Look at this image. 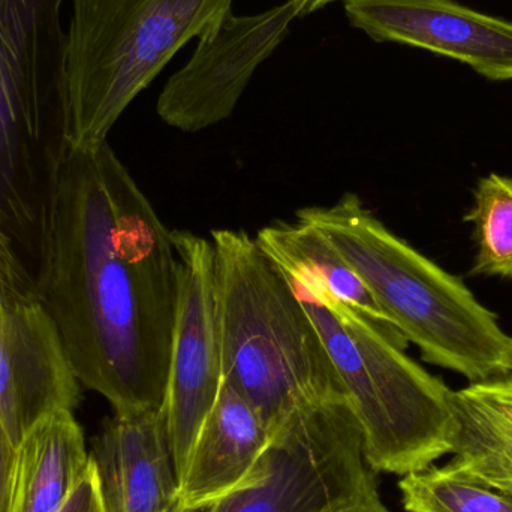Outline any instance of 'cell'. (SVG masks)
I'll return each mask as SVG.
<instances>
[{"label": "cell", "instance_id": "19", "mask_svg": "<svg viewBox=\"0 0 512 512\" xmlns=\"http://www.w3.org/2000/svg\"><path fill=\"white\" fill-rule=\"evenodd\" d=\"M54 512H107L92 460L68 498Z\"/></svg>", "mask_w": 512, "mask_h": 512}, {"label": "cell", "instance_id": "3", "mask_svg": "<svg viewBox=\"0 0 512 512\" xmlns=\"http://www.w3.org/2000/svg\"><path fill=\"white\" fill-rule=\"evenodd\" d=\"M222 375L270 433L343 393L327 348L283 271L245 231L213 230Z\"/></svg>", "mask_w": 512, "mask_h": 512}, {"label": "cell", "instance_id": "9", "mask_svg": "<svg viewBox=\"0 0 512 512\" xmlns=\"http://www.w3.org/2000/svg\"><path fill=\"white\" fill-rule=\"evenodd\" d=\"M80 382L18 259L0 255V421L14 445L45 415L74 411Z\"/></svg>", "mask_w": 512, "mask_h": 512}, {"label": "cell", "instance_id": "2", "mask_svg": "<svg viewBox=\"0 0 512 512\" xmlns=\"http://www.w3.org/2000/svg\"><path fill=\"white\" fill-rule=\"evenodd\" d=\"M298 222L321 231L366 283L391 324L469 384L512 373V336L453 274L391 233L355 194L304 207Z\"/></svg>", "mask_w": 512, "mask_h": 512}, {"label": "cell", "instance_id": "18", "mask_svg": "<svg viewBox=\"0 0 512 512\" xmlns=\"http://www.w3.org/2000/svg\"><path fill=\"white\" fill-rule=\"evenodd\" d=\"M477 245L472 276L512 277V179L489 174L478 182L474 206L465 216Z\"/></svg>", "mask_w": 512, "mask_h": 512}, {"label": "cell", "instance_id": "7", "mask_svg": "<svg viewBox=\"0 0 512 512\" xmlns=\"http://www.w3.org/2000/svg\"><path fill=\"white\" fill-rule=\"evenodd\" d=\"M65 0H0V221L29 215L36 156L63 144ZM8 233V231H6Z\"/></svg>", "mask_w": 512, "mask_h": 512}, {"label": "cell", "instance_id": "14", "mask_svg": "<svg viewBox=\"0 0 512 512\" xmlns=\"http://www.w3.org/2000/svg\"><path fill=\"white\" fill-rule=\"evenodd\" d=\"M90 463L74 411L59 409L36 421L15 445L11 512H54Z\"/></svg>", "mask_w": 512, "mask_h": 512}, {"label": "cell", "instance_id": "17", "mask_svg": "<svg viewBox=\"0 0 512 512\" xmlns=\"http://www.w3.org/2000/svg\"><path fill=\"white\" fill-rule=\"evenodd\" d=\"M400 478L406 512H512V493L448 465H432Z\"/></svg>", "mask_w": 512, "mask_h": 512}, {"label": "cell", "instance_id": "13", "mask_svg": "<svg viewBox=\"0 0 512 512\" xmlns=\"http://www.w3.org/2000/svg\"><path fill=\"white\" fill-rule=\"evenodd\" d=\"M271 433L254 406L230 384L207 415L180 478V505H212L248 478Z\"/></svg>", "mask_w": 512, "mask_h": 512}, {"label": "cell", "instance_id": "16", "mask_svg": "<svg viewBox=\"0 0 512 512\" xmlns=\"http://www.w3.org/2000/svg\"><path fill=\"white\" fill-rule=\"evenodd\" d=\"M255 242L289 276L321 289L376 324L396 328L345 256L312 225L274 222L258 231Z\"/></svg>", "mask_w": 512, "mask_h": 512}, {"label": "cell", "instance_id": "12", "mask_svg": "<svg viewBox=\"0 0 512 512\" xmlns=\"http://www.w3.org/2000/svg\"><path fill=\"white\" fill-rule=\"evenodd\" d=\"M107 512H168L179 496L165 408L116 412L89 451Z\"/></svg>", "mask_w": 512, "mask_h": 512}, {"label": "cell", "instance_id": "20", "mask_svg": "<svg viewBox=\"0 0 512 512\" xmlns=\"http://www.w3.org/2000/svg\"><path fill=\"white\" fill-rule=\"evenodd\" d=\"M15 445L0 421V512H11Z\"/></svg>", "mask_w": 512, "mask_h": 512}, {"label": "cell", "instance_id": "22", "mask_svg": "<svg viewBox=\"0 0 512 512\" xmlns=\"http://www.w3.org/2000/svg\"><path fill=\"white\" fill-rule=\"evenodd\" d=\"M0 255L6 256V258L17 259V256L12 252L11 237L6 233L2 221H0Z\"/></svg>", "mask_w": 512, "mask_h": 512}, {"label": "cell", "instance_id": "11", "mask_svg": "<svg viewBox=\"0 0 512 512\" xmlns=\"http://www.w3.org/2000/svg\"><path fill=\"white\" fill-rule=\"evenodd\" d=\"M355 29L468 65L487 80H512V23L456 0H343Z\"/></svg>", "mask_w": 512, "mask_h": 512}, {"label": "cell", "instance_id": "15", "mask_svg": "<svg viewBox=\"0 0 512 512\" xmlns=\"http://www.w3.org/2000/svg\"><path fill=\"white\" fill-rule=\"evenodd\" d=\"M450 468L512 493V373L454 391Z\"/></svg>", "mask_w": 512, "mask_h": 512}, {"label": "cell", "instance_id": "10", "mask_svg": "<svg viewBox=\"0 0 512 512\" xmlns=\"http://www.w3.org/2000/svg\"><path fill=\"white\" fill-rule=\"evenodd\" d=\"M303 0H286L254 15H225L183 68L171 75L156 102L165 125L204 131L227 120L248 89L256 69L289 35Z\"/></svg>", "mask_w": 512, "mask_h": 512}, {"label": "cell", "instance_id": "23", "mask_svg": "<svg viewBox=\"0 0 512 512\" xmlns=\"http://www.w3.org/2000/svg\"><path fill=\"white\" fill-rule=\"evenodd\" d=\"M212 505H180L179 502L173 505L168 512H212Z\"/></svg>", "mask_w": 512, "mask_h": 512}, {"label": "cell", "instance_id": "21", "mask_svg": "<svg viewBox=\"0 0 512 512\" xmlns=\"http://www.w3.org/2000/svg\"><path fill=\"white\" fill-rule=\"evenodd\" d=\"M334 2H339V0H303L300 17H306V15L313 14V12L321 11L322 8Z\"/></svg>", "mask_w": 512, "mask_h": 512}, {"label": "cell", "instance_id": "5", "mask_svg": "<svg viewBox=\"0 0 512 512\" xmlns=\"http://www.w3.org/2000/svg\"><path fill=\"white\" fill-rule=\"evenodd\" d=\"M234 0H71L63 50V144L99 146L180 48L210 35Z\"/></svg>", "mask_w": 512, "mask_h": 512}, {"label": "cell", "instance_id": "6", "mask_svg": "<svg viewBox=\"0 0 512 512\" xmlns=\"http://www.w3.org/2000/svg\"><path fill=\"white\" fill-rule=\"evenodd\" d=\"M212 512H390L348 397L291 415L271 433L248 478Z\"/></svg>", "mask_w": 512, "mask_h": 512}, {"label": "cell", "instance_id": "8", "mask_svg": "<svg viewBox=\"0 0 512 512\" xmlns=\"http://www.w3.org/2000/svg\"><path fill=\"white\" fill-rule=\"evenodd\" d=\"M171 239L179 259V288L164 408L180 483L224 375L212 240L191 231H171Z\"/></svg>", "mask_w": 512, "mask_h": 512}, {"label": "cell", "instance_id": "4", "mask_svg": "<svg viewBox=\"0 0 512 512\" xmlns=\"http://www.w3.org/2000/svg\"><path fill=\"white\" fill-rule=\"evenodd\" d=\"M283 274L327 348L373 471L403 477L453 454L454 391L406 355L403 334Z\"/></svg>", "mask_w": 512, "mask_h": 512}, {"label": "cell", "instance_id": "1", "mask_svg": "<svg viewBox=\"0 0 512 512\" xmlns=\"http://www.w3.org/2000/svg\"><path fill=\"white\" fill-rule=\"evenodd\" d=\"M36 294L78 382L113 411L161 409L176 324L171 231L110 144H62L51 168Z\"/></svg>", "mask_w": 512, "mask_h": 512}]
</instances>
